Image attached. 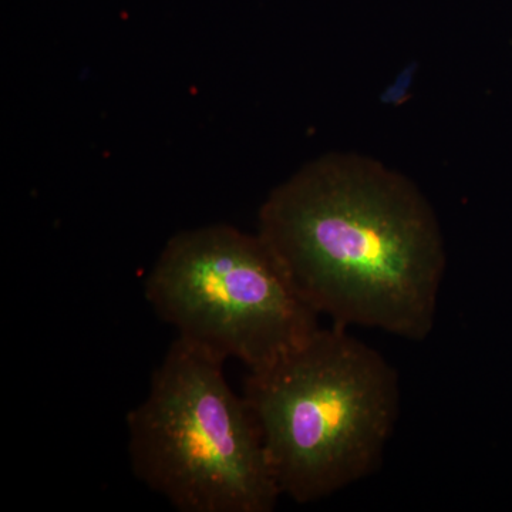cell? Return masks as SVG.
I'll return each instance as SVG.
<instances>
[{
    "instance_id": "obj_3",
    "label": "cell",
    "mask_w": 512,
    "mask_h": 512,
    "mask_svg": "<svg viewBox=\"0 0 512 512\" xmlns=\"http://www.w3.org/2000/svg\"><path fill=\"white\" fill-rule=\"evenodd\" d=\"M225 360L175 338L126 416L134 476L180 512H272L282 497Z\"/></svg>"
},
{
    "instance_id": "obj_1",
    "label": "cell",
    "mask_w": 512,
    "mask_h": 512,
    "mask_svg": "<svg viewBox=\"0 0 512 512\" xmlns=\"http://www.w3.org/2000/svg\"><path fill=\"white\" fill-rule=\"evenodd\" d=\"M262 239L305 301L333 325L424 342L447 269L433 205L375 158L329 153L269 192Z\"/></svg>"
},
{
    "instance_id": "obj_4",
    "label": "cell",
    "mask_w": 512,
    "mask_h": 512,
    "mask_svg": "<svg viewBox=\"0 0 512 512\" xmlns=\"http://www.w3.org/2000/svg\"><path fill=\"white\" fill-rule=\"evenodd\" d=\"M144 296L177 338L248 370L269 365L320 328L319 313L261 235L227 224L168 239Z\"/></svg>"
},
{
    "instance_id": "obj_2",
    "label": "cell",
    "mask_w": 512,
    "mask_h": 512,
    "mask_svg": "<svg viewBox=\"0 0 512 512\" xmlns=\"http://www.w3.org/2000/svg\"><path fill=\"white\" fill-rule=\"evenodd\" d=\"M242 394L282 497L302 505L372 477L402 407L392 363L333 323L248 370Z\"/></svg>"
}]
</instances>
